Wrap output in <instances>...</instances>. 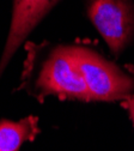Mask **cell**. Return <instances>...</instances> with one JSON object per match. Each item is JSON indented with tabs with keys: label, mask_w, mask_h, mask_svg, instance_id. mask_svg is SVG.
<instances>
[{
	"label": "cell",
	"mask_w": 134,
	"mask_h": 151,
	"mask_svg": "<svg viewBox=\"0 0 134 151\" xmlns=\"http://www.w3.org/2000/svg\"><path fill=\"white\" fill-rule=\"evenodd\" d=\"M21 89L42 101L48 96L90 101L86 83L71 46L28 43Z\"/></svg>",
	"instance_id": "obj_1"
},
{
	"label": "cell",
	"mask_w": 134,
	"mask_h": 151,
	"mask_svg": "<svg viewBox=\"0 0 134 151\" xmlns=\"http://www.w3.org/2000/svg\"><path fill=\"white\" fill-rule=\"evenodd\" d=\"M38 133V119L34 115L18 121L0 120V151H21L23 144L32 142Z\"/></svg>",
	"instance_id": "obj_5"
},
{
	"label": "cell",
	"mask_w": 134,
	"mask_h": 151,
	"mask_svg": "<svg viewBox=\"0 0 134 151\" xmlns=\"http://www.w3.org/2000/svg\"><path fill=\"white\" fill-rule=\"evenodd\" d=\"M86 12L110 52L120 55L134 41L132 0H87Z\"/></svg>",
	"instance_id": "obj_3"
},
{
	"label": "cell",
	"mask_w": 134,
	"mask_h": 151,
	"mask_svg": "<svg viewBox=\"0 0 134 151\" xmlns=\"http://www.w3.org/2000/svg\"><path fill=\"white\" fill-rule=\"evenodd\" d=\"M123 102H125V107H126L127 110H128L129 118H130V120H132V122H133V126H134V95L130 96V97H128V99L125 100Z\"/></svg>",
	"instance_id": "obj_6"
},
{
	"label": "cell",
	"mask_w": 134,
	"mask_h": 151,
	"mask_svg": "<svg viewBox=\"0 0 134 151\" xmlns=\"http://www.w3.org/2000/svg\"><path fill=\"white\" fill-rule=\"evenodd\" d=\"M72 52L78 64L90 101H125L134 95V76L115 63L83 45H73Z\"/></svg>",
	"instance_id": "obj_2"
},
{
	"label": "cell",
	"mask_w": 134,
	"mask_h": 151,
	"mask_svg": "<svg viewBox=\"0 0 134 151\" xmlns=\"http://www.w3.org/2000/svg\"><path fill=\"white\" fill-rule=\"evenodd\" d=\"M59 1L60 0H13L9 35L0 58V77L16 50Z\"/></svg>",
	"instance_id": "obj_4"
}]
</instances>
